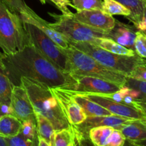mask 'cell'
Wrapping results in <instances>:
<instances>
[{
	"label": "cell",
	"mask_w": 146,
	"mask_h": 146,
	"mask_svg": "<svg viewBox=\"0 0 146 146\" xmlns=\"http://www.w3.org/2000/svg\"><path fill=\"white\" fill-rule=\"evenodd\" d=\"M0 69L13 86L21 85V77L34 80L50 88H62L76 84L71 74L56 68L31 44L14 54H3Z\"/></svg>",
	"instance_id": "cell-1"
},
{
	"label": "cell",
	"mask_w": 146,
	"mask_h": 146,
	"mask_svg": "<svg viewBox=\"0 0 146 146\" xmlns=\"http://www.w3.org/2000/svg\"><path fill=\"white\" fill-rule=\"evenodd\" d=\"M20 84L27 91L34 113L40 114L49 120L54 131L71 128L50 87L27 77H21Z\"/></svg>",
	"instance_id": "cell-2"
},
{
	"label": "cell",
	"mask_w": 146,
	"mask_h": 146,
	"mask_svg": "<svg viewBox=\"0 0 146 146\" xmlns=\"http://www.w3.org/2000/svg\"><path fill=\"white\" fill-rule=\"evenodd\" d=\"M28 34L19 14L0 1V49L4 55L21 51L29 45Z\"/></svg>",
	"instance_id": "cell-3"
},
{
	"label": "cell",
	"mask_w": 146,
	"mask_h": 146,
	"mask_svg": "<svg viewBox=\"0 0 146 146\" xmlns=\"http://www.w3.org/2000/svg\"><path fill=\"white\" fill-rule=\"evenodd\" d=\"M69 62V74L88 76L114 83L120 86L125 85L127 76L121 73L109 69L88 54L69 46L62 48Z\"/></svg>",
	"instance_id": "cell-4"
},
{
	"label": "cell",
	"mask_w": 146,
	"mask_h": 146,
	"mask_svg": "<svg viewBox=\"0 0 146 146\" xmlns=\"http://www.w3.org/2000/svg\"><path fill=\"white\" fill-rule=\"evenodd\" d=\"M68 40L69 46L88 54L101 65L116 72L124 74L127 77L137 66L145 63L146 60L135 55L133 56L117 55L106 51L89 42H77Z\"/></svg>",
	"instance_id": "cell-5"
},
{
	"label": "cell",
	"mask_w": 146,
	"mask_h": 146,
	"mask_svg": "<svg viewBox=\"0 0 146 146\" xmlns=\"http://www.w3.org/2000/svg\"><path fill=\"white\" fill-rule=\"evenodd\" d=\"M54 19L49 26L63 34L67 39L77 42H89L94 44L98 38H108V32L89 27L72 17L64 14L48 13Z\"/></svg>",
	"instance_id": "cell-6"
},
{
	"label": "cell",
	"mask_w": 146,
	"mask_h": 146,
	"mask_svg": "<svg viewBox=\"0 0 146 146\" xmlns=\"http://www.w3.org/2000/svg\"><path fill=\"white\" fill-rule=\"evenodd\" d=\"M24 27L28 34L30 44L34 46L45 58L56 68L69 74V62L62 48L56 45L44 32L33 24L24 22Z\"/></svg>",
	"instance_id": "cell-7"
},
{
	"label": "cell",
	"mask_w": 146,
	"mask_h": 146,
	"mask_svg": "<svg viewBox=\"0 0 146 146\" xmlns=\"http://www.w3.org/2000/svg\"><path fill=\"white\" fill-rule=\"evenodd\" d=\"M71 75L76 81V84L64 87L62 89L77 93H90L106 95L116 92L121 87L114 83L95 77L77 74Z\"/></svg>",
	"instance_id": "cell-8"
},
{
	"label": "cell",
	"mask_w": 146,
	"mask_h": 146,
	"mask_svg": "<svg viewBox=\"0 0 146 146\" xmlns=\"http://www.w3.org/2000/svg\"><path fill=\"white\" fill-rule=\"evenodd\" d=\"M80 94L84 95L91 101L104 107L111 114L123 118H130V119L146 121L145 115L133 106L116 102L101 94H90V93H80Z\"/></svg>",
	"instance_id": "cell-9"
},
{
	"label": "cell",
	"mask_w": 146,
	"mask_h": 146,
	"mask_svg": "<svg viewBox=\"0 0 146 146\" xmlns=\"http://www.w3.org/2000/svg\"><path fill=\"white\" fill-rule=\"evenodd\" d=\"M51 90L58 99L64 115L71 126L80 125L86 119L85 111L74 101L68 91L61 88H51Z\"/></svg>",
	"instance_id": "cell-10"
},
{
	"label": "cell",
	"mask_w": 146,
	"mask_h": 146,
	"mask_svg": "<svg viewBox=\"0 0 146 146\" xmlns=\"http://www.w3.org/2000/svg\"><path fill=\"white\" fill-rule=\"evenodd\" d=\"M10 108L11 115L21 121L35 118L34 109L27 91L21 85L13 86Z\"/></svg>",
	"instance_id": "cell-11"
},
{
	"label": "cell",
	"mask_w": 146,
	"mask_h": 146,
	"mask_svg": "<svg viewBox=\"0 0 146 146\" xmlns=\"http://www.w3.org/2000/svg\"><path fill=\"white\" fill-rule=\"evenodd\" d=\"M72 17L89 27L106 32L114 28L116 20L101 10H82L73 13Z\"/></svg>",
	"instance_id": "cell-12"
},
{
	"label": "cell",
	"mask_w": 146,
	"mask_h": 146,
	"mask_svg": "<svg viewBox=\"0 0 146 146\" xmlns=\"http://www.w3.org/2000/svg\"><path fill=\"white\" fill-rule=\"evenodd\" d=\"M133 121V119L123 118L113 114L101 116H87L86 119L82 123L78 125H72V127L80 133L88 137V131L95 127L106 125L120 130L123 125L130 123Z\"/></svg>",
	"instance_id": "cell-13"
},
{
	"label": "cell",
	"mask_w": 146,
	"mask_h": 146,
	"mask_svg": "<svg viewBox=\"0 0 146 146\" xmlns=\"http://www.w3.org/2000/svg\"><path fill=\"white\" fill-rule=\"evenodd\" d=\"M19 16L22 21L30 23L39 29L61 48H67L69 46L67 38L63 34L51 28L49 23L37 15L31 9L27 12L20 13Z\"/></svg>",
	"instance_id": "cell-14"
},
{
	"label": "cell",
	"mask_w": 146,
	"mask_h": 146,
	"mask_svg": "<svg viewBox=\"0 0 146 146\" xmlns=\"http://www.w3.org/2000/svg\"><path fill=\"white\" fill-rule=\"evenodd\" d=\"M137 31L138 29L134 26H130L115 20V27L108 32V38L113 40L125 48L135 51L134 41Z\"/></svg>",
	"instance_id": "cell-15"
},
{
	"label": "cell",
	"mask_w": 146,
	"mask_h": 146,
	"mask_svg": "<svg viewBox=\"0 0 146 146\" xmlns=\"http://www.w3.org/2000/svg\"><path fill=\"white\" fill-rule=\"evenodd\" d=\"M68 91L70 93L74 101L79 104L81 108L84 109L87 116H101V115H108L111 114L108 110L98 105L96 103L89 100L80 93L71 91Z\"/></svg>",
	"instance_id": "cell-16"
},
{
	"label": "cell",
	"mask_w": 146,
	"mask_h": 146,
	"mask_svg": "<svg viewBox=\"0 0 146 146\" xmlns=\"http://www.w3.org/2000/svg\"><path fill=\"white\" fill-rule=\"evenodd\" d=\"M127 140L131 141L146 139V121L134 120L120 129Z\"/></svg>",
	"instance_id": "cell-17"
},
{
	"label": "cell",
	"mask_w": 146,
	"mask_h": 146,
	"mask_svg": "<svg viewBox=\"0 0 146 146\" xmlns=\"http://www.w3.org/2000/svg\"><path fill=\"white\" fill-rule=\"evenodd\" d=\"M131 11V16L128 18L136 28L142 21L144 9L146 5L145 0H116Z\"/></svg>",
	"instance_id": "cell-18"
},
{
	"label": "cell",
	"mask_w": 146,
	"mask_h": 146,
	"mask_svg": "<svg viewBox=\"0 0 146 146\" xmlns=\"http://www.w3.org/2000/svg\"><path fill=\"white\" fill-rule=\"evenodd\" d=\"M21 121L16 117L7 114L0 117V135L4 138L13 137L20 132Z\"/></svg>",
	"instance_id": "cell-19"
},
{
	"label": "cell",
	"mask_w": 146,
	"mask_h": 146,
	"mask_svg": "<svg viewBox=\"0 0 146 146\" xmlns=\"http://www.w3.org/2000/svg\"><path fill=\"white\" fill-rule=\"evenodd\" d=\"M36 122V130L38 136L45 140L51 146L54 145L55 131L49 120L43 115L34 113Z\"/></svg>",
	"instance_id": "cell-20"
},
{
	"label": "cell",
	"mask_w": 146,
	"mask_h": 146,
	"mask_svg": "<svg viewBox=\"0 0 146 146\" xmlns=\"http://www.w3.org/2000/svg\"><path fill=\"white\" fill-rule=\"evenodd\" d=\"M93 44H95L99 46L100 48H104L106 51L117 54V55L126 56H133L137 55L135 51L123 46L121 44H118L111 38H98Z\"/></svg>",
	"instance_id": "cell-21"
},
{
	"label": "cell",
	"mask_w": 146,
	"mask_h": 146,
	"mask_svg": "<svg viewBox=\"0 0 146 146\" xmlns=\"http://www.w3.org/2000/svg\"><path fill=\"white\" fill-rule=\"evenodd\" d=\"M114 129L113 127L106 125L95 127L88 131V138L95 146H105Z\"/></svg>",
	"instance_id": "cell-22"
},
{
	"label": "cell",
	"mask_w": 146,
	"mask_h": 146,
	"mask_svg": "<svg viewBox=\"0 0 146 146\" xmlns=\"http://www.w3.org/2000/svg\"><path fill=\"white\" fill-rule=\"evenodd\" d=\"M101 11L109 15H121L127 19L131 16V11L116 0H103Z\"/></svg>",
	"instance_id": "cell-23"
},
{
	"label": "cell",
	"mask_w": 146,
	"mask_h": 146,
	"mask_svg": "<svg viewBox=\"0 0 146 146\" xmlns=\"http://www.w3.org/2000/svg\"><path fill=\"white\" fill-rule=\"evenodd\" d=\"M12 87L8 77L0 69V103L1 105L10 106Z\"/></svg>",
	"instance_id": "cell-24"
},
{
	"label": "cell",
	"mask_w": 146,
	"mask_h": 146,
	"mask_svg": "<svg viewBox=\"0 0 146 146\" xmlns=\"http://www.w3.org/2000/svg\"><path fill=\"white\" fill-rule=\"evenodd\" d=\"M53 146H74V137L72 128H64L55 131Z\"/></svg>",
	"instance_id": "cell-25"
},
{
	"label": "cell",
	"mask_w": 146,
	"mask_h": 146,
	"mask_svg": "<svg viewBox=\"0 0 146 146\" xmlns=\"http://www.w3.org/2000/svg\"><path fill=\"white\" fill-rule=\"evenodd\" d=\"M19 133L25 138L32 141H37L38 134H37L36 118H29L21 121V130Z\"/></svg>",
	"instance_id": "cell-26"
},
{
	"label": "cell",
	"mask_w": 146,
	"mask_h": 146,
	"mask_svg": "<svg viewBox=\"0 0 146 146\" xmlns=\"http://www.w3.org/2000/svg\"><path fill=\"white\" fill-rule=\"evenodd\" d=\"M72 8L82 10H102L103 0H72Z\"/></svg>",
	"instance_id": "cell-27"
},
{
	"label": "cell",
	"mask_w": 146,
	"mask_h": 146,
	"mask_svg": "<svg viewBox=\"0 0 146 146\" xmlns=\"http://www.w3.org/2000/svg\"><path fill=\"white\" fill-rule=\"evenodd\" d=\"M4 138L8 146H38V140H30L23 136L20 133L15 136Z\"/></svg>",
	"instance_id": "cell-28"
},
{
	"label": "cell",
	"mask_w": 146,
	"mask_h": 146,
	"mask_svg": "<svg viewBox=\"0 0 146 146\" xmlns=\"http://www.w3.org/2000/svg\"><path fill=\"white\" fill-rule=\"evenodd\" d=\"M134 50L137 55L146 58V35L140 30H138L135 34Z\"/></svg>",
	"instance_id": "cell-29"
},
{
	"label": "cell",
	"mask_w": 146,
	"mask_h": 146,
	"mask_svg": "<svg viewBox=\"0 0 146 146\" xmlns=\"http://www.w3.org/2000/svg\"><path fill=\"white\" fill-rule=\"evenodd\" d=\"M11 11L19 14L21 12H27L31 9L26 4L24 0H0Z\"/></svg>",
	"instance_id": "cell-30"
},
{
	"label": "cell",
	"mask_w": 146,
	"mask_h": 146,
	"mask_svg": "<svg viewBox=\"0 0 146 146\" xmlns=\"http://www.w3.org/2000/svg\"><path fill=\"white\" fill-rule=\"evenodd\" d=\"M125 86L138 91L140 94L139 99H146V81L127 77Z\"/></svg>",
	"instance_id": "cell-31"
},
{
	"label": "cell",
	"mask_w": 146,
	"mask_h": 146,
	"mask_svg": "<svg viewBox=\"0 0 146 146\" xmlns=\"http://www.w3.org/2000/svg\"><path fill=\"white\" fill-rule=\"evenodd\" d=\"M125 138L120 130L114 129L108 138L105 146H123L125 142Z\"/></svg>",
	"instance_id": "cell-32"
},
{
	"label": "cell",
	"mask_w": 146,
	"mask_h": 146,
	"mask_svg": "<svg viewBox=\"0 0 146 146\" xmlns=\"http://www.w3.org/2000/svg\"><path fill=\"white\" fill-rule=\"evenodd\" d=\"M74 137V146H95L90 141L89 138L80 133L78 131L71 126Z\"/></svg>",
	"instance_id": "cell-33"
},
{
	"label": "cell",
	"mask_w": 146,
	"mask_h": 146,
	"mask_svg": "<svg viewBox=\"0 0 146 146\" xmlns=\"http://www.w3.org/2000/svg\"><path fill=\"white\" fill-rule=\"evenodd\" d=\"M128 77L140 81H146V61L143 64L137 66Z\"/></svg>",
	"instance_id": "cell-34"
},
{
	"label": "cell",
	"mask_w": 146,
	"mask_h": 146,
	"mask_svg": "<svg viewBox=\"0 0 146 146\" xmlns=\"http://www.w3.org/2000/svg\"><path fill=\"white\" fill-rule=\"evenodd\" d=\"M49 1L54 3L64 15L71 16L73 14V12H71L68 9V7H72L73 6L70 0H49Z\"/></svg>",
	"instance_id": "cell-35"
},
{
	"label": "cell",
	"mask_w": 146,
	"mask_h": 146,
	"mask_svg": "<svg viewBox=\"0 0 146 146\" xmlns=\"http://www.w3.org/2000/svg\"><path fill=\"white\" fill-rule=\"evenodd\" d=\"M133 106L139 110L146 117V99H134Z\"/></svg>",
	"instance_id": "cell-36"
},
{
	"label": "cell",
	"mask_w": 146,
	"mask_h": 146,
	"mask_svg": "<svg viewBox=\"0 0 146 146\" xmlns=\"http://www.w3.org/2000/svg\"><path fill=\"white\" fill-rule=\"evenodd\" d=\"M146 27V5L145 7V9H144V13H143V17L142 21L140 23L139 25L136 27V29L138 30H140L143 27Z\"/></svg>",
	"instance_id": "cell-37"
},
{
	"label": "cell",
	"mask_w": 146,
	"mask_h": 146,
	"mask_svg": "<svg viewBox=\"0 0 146 146\" xmlns=\"http://www.w3.org/2000/svg\"><path fill=\"white\" fill-rule=\"evenodd\" d=\"M38 146H51L48 142L38 136Z\"/></svg>",
	"instance_id": "cell-38"
},
{
	"label": "cell",
	"mask_w": 146,
	"mask_h": 146,
	"mask_svg": "<svg viewBox=\"0 0 146 146\" xmlns=\"http://www.w3.org/2000/svg\"><path fill=\"white\" fill-rule=\"evenodd\" d=\"M132 142L138 146H146V139L141 140V141H132Z\"/></svg>",
	"instance_id": "cell-39"
},
{
	"label": "cell",
	"mask_w": 146,
	"mask_h": 146,
	"mask_svg": "<svg viewBox=\"0 0 146 146\" xmlns=\"http://www.w3.org/2000/svg\"><path fill=\"white\" fill-rule=\"evenodd\" d=\"M0 146H8L4 137L1 136V135H0Z\"/></svg>",
	"instance_id": "cell-40"
},
{
	"label": "cell",
	"mask_w": 146,
	"mask_h": 146,
	"mask_svg": "<svg viewBox=\"0 0 146 146\" xmlns=\"http://www.w3.org/2000/svg\"><path fill=\"white\" fill-rule=\"evenodd\" d=\"M123 146H138L137 145H135V144H134L132 142V141H129V140H125V143H124V145Z\"/></svg>",
	"instance_id": "cell-41"
},
{
	"label": "cell",
	"mask_w": 146,
	"mask_h": 146,
	"mask_svg": "<svg viewBox=\"0 0 146 146\" xmlns=\"http://www.w3.org/2000/svg\"><path fill=\"white\" fill-rule=\"evenodd\" d=\"M140 31H142L143 34H145L146 35V27H143V28H141V29H140Z\"/></svg>",
	"instance_id": "cell-42"
},
{
	"label": "cell",
	"mask_w": 146,
	"mask_h": 146,
	"mask_svg": "<svg viewBox=\"0 0 146 146\" xmlns=\"http://www.w3.org/2000/svg\"><path fill=\"white\" fill-rule=\"evenodd\" d=\"M3 115V113H2V111H1V103H0V117L2 116Z\"/></svg>",
	"instance_id": "cell-43"
},
{
	"label": "cell",
	"mask_w": 146,
	"mask_h": 146,
	"mask_svg": "<svg viewBox=\"0 0 146 146\" xmlns=\"http://www.w3.org/2000/svg\"><path fill=\"white\" fill-rule=\"evenodd\" d=\"M39 1L42 4H45L46 2V0H39Z\"/></svg>",
	"instance_id": "cell-44"
},
{
	"label": "cell",
	"mask_w": 146,
	"mask_h": 146,
	"mask_svg": "<svg viewBox=\"0 0 146 146\" xmlns=\"http://www.w3.org/2000/svg\"><path fill=\"white\" fill-rule=\"evenodd\" d=\"M3 56V53L1 52V50H0V60H1V57Z\"/></svg>",
	"instance_id": "cell-45"
},
{
	"label": "cell",
	"mask_w": 146,
	"mask_h": 146,
	"mask_svg": "<svg viewBox=\"0 0 146 146\" xmlns=\"http://www.w3.org/2000/svg\"><path fill=\"white\" fill-rule=\"evenodd\" d=\"M145 1H146V0H145Z\"/></svg>",
	"instance_id": "cell-46"
}]
</instances>
